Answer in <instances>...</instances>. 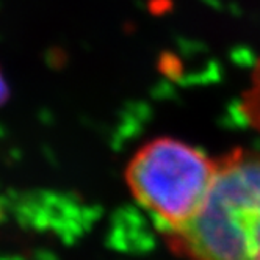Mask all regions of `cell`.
<instances>
[{"instance_id":"1","label":"cell","mask_w":260,"mask_h":260,"mask_svg":"<svg viewBox=\"0 0 260 260\" xmlns=\"http://www.w3.org/2000/svg\"><path fill=\"white\" fill-rule=\"evenodd\" d=\"M166 243L185 260H260V152L218 158L206 202Z\"/></svg>"},{"instance_id":"2","label":"cell","mask_w":260,"mask_h":260,"mask_svg":"<svg viewBox=\"0 0 260 260\" xmlns=\"http://www.w3.org/2000/svg\"><path fill=\"white\" fill-rule=\"evenodd\" d=\"M216 170L218 158L185 141L158 137L144 143L128 160L125 180L130 194L168 235L194 219Z\"/></svg>"},{"instance_id":"3","label":"cell","mask_w":260,"mask_h":260,"mask_svg":"<svg viewBox=\"0 0 260 260\" xmlns=\"http://www.w3.org/2000/svg\"><path fill=\"white\" fill-rule=\"evenodd\" d=\"M8 96H10V89H8V83L5 80V76L2 69H0V108L5 105V102L8 101Z\"/></svg>"}]
</instances>
